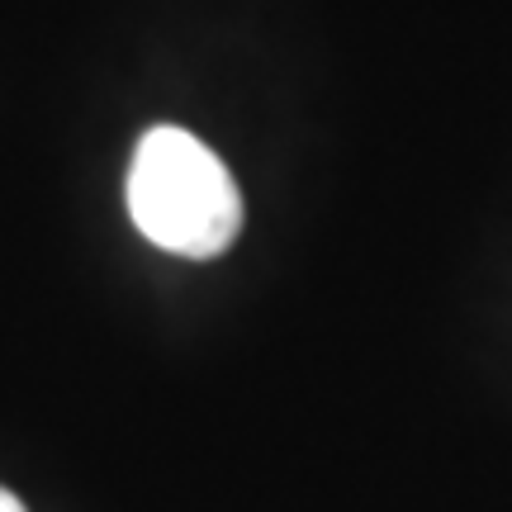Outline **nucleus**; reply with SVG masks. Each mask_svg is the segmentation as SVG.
Masks as SVG:
<instances>
[{
    "label": "nucleus",
    "instance_id": "2",
    "mask_svg": "<svg viewBox=\"0 0 512 512\" xmlns=\"http://www.w3.org/2000/svg\"><path fill=\"white\" fill-rule=\"evenodd\" d=\"M0 512H24V503H19L10 489H0Z\"/></svg>",
    "mask_w": 512,
    "mask_h": 512
},
{
    "label": "nucleus",
    "instance_id": "1",
    "mask_svg": "<svg viewBox=\"0 0 512 512\" xmlns=\"http://www.w3.org/2000/svg\"><path fill=\"white\" fill-rule=\"evenodd\" d=\"M128 219L152 247L209 261L233 247L242 228V195L219 152L190 128H147L128 162Z\"/></svg>",
    "mask_w": 512,
    "mask_h": 512
}]
</instances>
